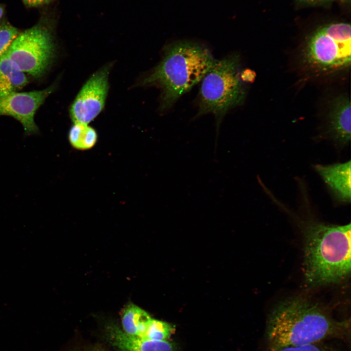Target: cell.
Listing matches in <instances>:
<instances>
[{"label":"cell","instance_id":"18","mask_svg":"<svg viewBox=\"0 0 351 351\" xmlns=\"http://www.w3.org/2000/svg\"><path fill=\"white\" fill-rule=\"evenodd\" d=\"M240 76L243 82H253L255 78L256 74L254 71L247 69L241 71Z\"/></svg>","mask_w":351,"mask_h":351},{"label":"cell","instance_id":"2","mask_svg":"<svg viewBox=\"0 0 351 351\" xmlns=\"http://www.w3.org/2000/svg\"><path fill=\"white\" fill-rule=\"evenodd\" d=\"M300 223L306 284L315 287L347 280L351 273V224L329 225L312 219Z\"/></svg>","mask_w":351,"mask_h":351},{"label":"cell","instance_id":"7","mask_svg":"<svg viewBox=\"0 0 351 351\" xmlns=\"http://www.w3.org/2000/svg\"><path fill=\"white\" fill-rule=\"evenodd\" d=\"M110 64L103 66L87 80L79 91L69 109L74 122L88 124L103 109L109 85Z\"/></svg>","mask_w":351,"mask_h":351},{"label":"cell","instance_id":"1","mask_svg":"<svg viewBox=\"0 0 351 351\" xmlns=\"http://www.w3.org/2000/svg\"><path fill=\"white\" fill-rule=\"evenodd\" d=\"M350 320H336L327 308L297 296L281 302L271 312L265 337L268 348L296 347L350 339Z\"/></svg>","mask_w":351,"mask_h":351},{"label":"cell","instance_id":"21","mask_svg":"<svg viewBox=\"0 0 351 351\" xmlns=\"http://www.w3.org/2000/svg\"><path fill=\"white\" fill-rule=\"evenodd\" d=\"M4 13V7L2 5H0V20L3 16Z\"/></svg>","mask_w":351,"mask_h":351},{"label":"cell","instance_id":"11","mask_svg":"<svg viewBox=\"0 0 351 351\" xmlns=\"http://www.w3.org/2000/svg\"><path fill=\"white\" fill-rule=\"evenodd\" d=\"M322 177L335 198L343 202H351V161L315 166Z\"/></svg>","mask_w":351,"mask_h":351},{"label":"cell","instance_id":"13","mask_svg":"<svg viewBox=\"0 0 351 351\" xmlns=\"http://www.w3.org/2000/svg\"><path fill=\"white\" fill-rule=\"evenodd\" d=\"M151 318L145 311L129 303L121 311V329L128 334L141 337Z\"/></svg>","mask_w":351,"mask_h":351},{"label":"cell","instance_id":"19","mask_svg":"<svg viewBox=\"0 0 351 351\" xmlns=\"http://www.w3.org/2000/svg\"><path fill=\"white\" fill-rule=\"evenodd\" d=\"M53 0H22L24 4L29 7H38L50 3Z\"/></svg>","mask_w":351,"mask_h":351},{"label":"cell","instance_id":"14","mask_svg":"<svg viewBox=\"0 0 351 351\" xmlns=\"http://www.w3.org/2000/svg\"><path fill=\"white\" fill-rule=\"evenodd\" d=\"M68 139L73 148L87 150L96 144L98 134L96 130L88 124L75 123L69 130Z\"/></svg>","mask_w":351,"mask_h":351},{"label":"cell","instance_id":"17","mask_svg":"<svg viewBox=\"0 0 351 351\" xmlns=\"http://www.w3.org/2000/svg\"><path fill=\"white\" fill-rule=\"evenodd\" d=\"M267 351H335L323 343L306 345L296 347L268 348Z\"/></svg>","mask_w":351,"mask_h":351},{"label":"cell","instance_id":"23","mask_svg":"<svg viewBox=\"0 0 351 351\" xmlns=\"http://www.w3.org/2000/svg\"><path fill=\"white\" fill-rule=\"evenodd\" d=\"M89 351H100V350H93Z\"/></svg>","mask_w":351,"mask_h":351},{"label":"cell","instance_id":"9","mask_svg":"<svg viewBox=\"0 0 351 351\" xmlns=\"http://www.w3.org/2000/svg\"><path fill=\"white\" fill-rule=\"evenodd\" d=\"M107 341L117 351H177L175 345L168 340H153L131 335L115 323L105 328Z\"/></svg>","mask_w":351,"mask_h":351},{"label":"cell","instance_id":"20","mask_svg":"<svg viewBox=\"0 0 351 351\" xmlns=\"http://www.w3.org/2000/svg\"><path fill=\"white\" fill-rule=\"evenodd\" d=\"M300 2L310 3V4H317V3H324L330 2L333 0H298Z\"/></svg>","mask_w":351,"mask_h":351},{"label":"cell","instance_id":"5","mask_svg":"<svg viewBox=\"0 0 351 351\" xmlns=\"http://www.w3.org/2000/svg\"><path fill=\"white\" fill-rule=\"evenodd\" d=\"M351 25L328 24L308 39L302 51L305 68L315 76H328L346 70L351 65Z\"/></svg>","mask_w":351,"mask_h":351},{"label":"cell","instance_id":"16","mask_svg":"<svg viewBox=\"0 0 351 351\" xmlns=\"http://www.w3.org/2000/svg\"><path fill=\"white\" fill-rule=\"evenodd\" d=\"M19 33L16 27L7 21L0 23V57L7 50Z\"/></svg>","mask_w":351,"mask_h":351},{"label":"cell","instance_id":"12","mask_svg":"<svg viewBox=\"0 0 351 351\" xmlns=\"http://www.w3.org/2000/svg\"><path fill=\"white\" fill-rule=\"evenodd\" d=\"M28 82L24 72L5 53L0 57V91L18 92Z\"/></svg>","mask_w":351,"mask_h":351},{"label":"cell","instance_id":"6","mask_svg":"<svg viewBox=\"0 0 351 351\" xmlns=\"http://www.w3.org/2000/svg\"><path fill=\"white\" fill-rule=\"evenodd\" d=\"M24 73L39 78L53 62L56 46L53 31L47 23L39 22L20 32L5 53Z\"/></svg>","mask_w":351,"mask_h":351},{"label":"cell","instance_id":"22","mask_svg":"<svg viewBox=\"0 0 351 351\" xmlns=\"http://www.w3.org/2000/svg\"><path fill=\"white\" fill-rule=\"evenodd\" d=\"M350 0H341L342 2H348Z\"/></svg>","mask_w":351,"mask_h":351},{"label":"cell","instance_id":"4","mask_svg":"<svg viewBox=\"0 0 351 351\" xmlns=\"http://www.w3.org/2000/svg\"><path fill=\"white\" fill-rule=\"evenodd\" d=\"M240 58L237 54L216 59L202 79L198 111L195 117L212 114L215 119L216 137L223 118L231 109L241 105L247 90L240 78Z\"/></svg>","mask_w":351,"mask_h":351},{"label":"cell","instance_id":"8","mask_svg":"<svg viewBox=\"0 0 351 351\" xmlns=\"http://www.w3.org/2000/svg\"><path fill=\"white\" fill-rule=\"evenodd\" d=\"M52 85L41 90L27 92L0 91V116L7 115L20 121L25 134L39 132L34 116L37 110L55 89Z\"/></svg>","mask_w":351,"mask_h":351},{"label":"cell","instance_id":"15","mask_svg":"<svg viewBox=\"0 0 351 351\" xmlns=\"http://www.w3.org/2000/svg\"><path fill=\"white\" fill-rule=\"evenodd\" d=\"M173 331V328L171 324L152 318L141 338L153 340H167Z\"/></svg>","mask_w":351,"mask_h":351},{"label":"cell","instance_id":"3","mask_svg":"<svg viewBox=\"0 0 351 351\" xmlns=\"http://www.w3.org/2000/svg\"><path fill=\"white\" fill-rule=\"evenodd\" d=\"M215 61L203 43L175 41L165 46L161 60L142 78L141 85L160 90V110L165 111L201 81Z\"/></svg>","mask_w":351,"mask_h":351},{"label":"cell","instance_id":"10","mask_svg":"<svg viewBox=\"0 0 351 351\" xmlns=\"http://www.w3.org/2000/svg\"><path fill=\"white\" fill-rule=\"evenodd\" d=\"M327 133L338 146L347 145L351 139V102L347 95L336 97L330 106Z\"/></svg>","mask_w":351,"mask_h":351}]
</instances>
